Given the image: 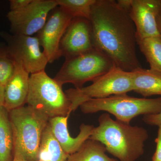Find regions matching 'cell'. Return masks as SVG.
<instances>
[{
	"instance_id": "obj_13",
	"label": "cell",
	"mask_w": 161,
	"mask_h": 161,
	"mask_svg": "<svg viewBox=\"0 0 161 161\" xmlns=\"http://www.w3.org/2000/svg\"><path fill=\"white\" fill-rule=\"evenodd\" d=\"M69 115L49 119V124L56 139L59 142L64 152L69 155L77 152L92 134L94 126L81 124L80 132L77 137L70 136L68 128Z\"/></svg>"
},
{
	"instance_id": "obj_19",
	"label": "cell",
	"mask_w": 161,
	"mask_h": 161,
	"mask_svg": "<svg viewBox=\"0 0 161 161\" xmlns=\"http://www.w3.org/2000/svg\"><path fill=\"white\" fill-rule=\"evenodd\" d=\"M137 44L150 64V69L161 73L160 38L137 39Z\"/></svg>"
},
{
	"instance_id": "obj_17",
	"label": "cell",
	"mask_w": 161,
	"mask_h": 161,
	"mask_svg": "<svg viewBox=\"0 0 161 161\" xmlns=\"http://www.w3.org/2000/svg\"><path fill=\"white\" fill-rule=\"evenodd\" d=\"M14 137L9 112L0 106V161H12Z\"/></svg>"
},
{
	"instance_id": "obj_6",
	"label": "cell",
	"mask_w": 161,
	"mask_h": 161,
	"mask_svg": "<svg viewBox=\"0 0 161 161\" xmlns=\"http://www.w3.org/2000/svg\"><path fill=\"white\" fill-rule=\"evenodd\" d=\"M115 66L102 53L95 49L65 59L54 79L61 86L66 83L80 88L88 81L104 75Z\"/></svg>"
},
{
	"instance_id": "obj_5",
	"label": "cell",
	"mask_w": 161,
	"mask_h": 161,
	"mask_svg": "<svg viewBox=\"0 0 161 161\" xmlns=\"http://www.w3.org/2000/svg\"><path fill=\"white\" fill-rule=\"evenodd\" d=\"M85 114L105 111L115 116L116 119L130 124L139 115H153L161 112V97L156 98H139L127 94L112 95L106 98H94L80 106Z\"/></svg>"
},
{
	"instance_id": "obj_7",
	"label": "cell",
	"mask_w": 161,
	"mask_h": 161,
	"mask_svg": "<svg viewBox=\"0 0 161 161\" xmlns=\"http://www.w3.org/2000/svg\"><path fill=\"white\" fill-rule=\"evenodd\" d=\"M131 91L132 72L114 66L104 75L95 79L91 85L80 88H70L65 93L71 103V112L90 99L127 94Z\"/></svg>"
},
{
	"instance_id": "obj_16",
	"label": "cell",
	"mask_w": 161,
	"mask_h": 161,
	"mask_svg": "<svg viewBox=\"0 0 161 161\" xmlns=\"http://www.w3.org/2000/svg\"><path fill=\"white\" fill-rule=\"evenodd\" d=\"M69 155L56 139L48 122L41 138L38 161H66Z\"/></svg>"
},
{
	"instance_id": "obj_27",
	"label": "cell",
	"mask_w": 161,
	"mask_h": 161,
	"mask_svg": "<svg viewBox=\"0 0 161 161\" xmlns=\"http://www.w3.org/2000/svg\"><path fill=\"white\" fill-rule=\"evenodd\" d=\"M4 92L3 90L0 89V106H3L4 100Z\"/></svg>"
},
{
	"instance_id": "obj_21",
	"label": "cell",
	"mask_w": 161,
	"mask_h": 161,
	"mask_svg": "<svg viewBox=\"0 0 161 161\" xmlns=\"http://www.w3.org/2000/svg\"><path fill=\"white\" fill-rule=\"evenodd\" d=\"M15 66L16 62L7 46L0 43V89L4 91L14 71Z\"/></svg>"
},
{
	"instance_id": "obj_12",
	"label": "cell",
	"mask_w": 161,
	"mask_h": 161,
	"mask_svg": "<svg viewBox=\"0 0 161 161\" xmlns=\"http://www.w3.org/2000/svg\"><path fill=\"white\" fill-rule=\"evenodd\" d=\"M161 0H131L129 12L135 25L136 38L160 37L157 17Z\"/></svg>"
},
{
	"instance_id": "obj_11",
	"label": "cell",
	"mask_w": 161,
	"mask_h": 161,
	"mask_svg": "<svg viewBox=\"0 0 161 161\" xmlns=\"http://www.w3.org/2000/svg\"><path fill=\"white\" fill-rule=\"evenodd\" d=\"M94 48L89 20L80 18L72 19L60 41L61 56L68 59Z\"/></svg>"
},
{
	"instance_id": "obj_14",
	"label": "cell",
	"mask_w": 161,
	"mask_h": 161,
	"mask_svg": "<svg viewBox=\"0 0 161 161\" xmlns=\"http://www.w3.org/2000/svg\"><path fill=\"white\" fill-rule=\"evenodd\" d=\"M29 75L20 64L16 63L14 71L4 89L3 106L8 112L24 106L26 103Z\"/></svg>"
},
{
	"instance_id": "obj_24",
	"label": "cell",
	"mask_w": 161,
	"mask_h": 161,
	"mask_svg": "<svg viewBox=\"0 0 161 161\" xmlns=\"http://www.w3.org/2000/svg\"><path fill=\"white\" fill-rule=\"evenodd\" d=\"M143 120L151 125H161V112L157 114L144 115Z\"/></svg>"
},
{
	"instance_id": "obj_18",
	"label": "cell",
	"mask_w": 161,
	"mask_h": 161,
	"mask_svg": "<svg viewBox=\"0 0 161 161\" xmlns=\"http://www.w3.org/2000/svg\"><path fill=\"white\" fill-rule=\"evenodd\" d=\"M106 151L103 144L89 139L77 152L69 155L66 161H119L108 156Z\"/></svg>"
},
{
	"instance_id": "obj_8",
	"label": "cell",
	"mask_w": 161,
	"mask_h": 161,
	"mask_svg": "<svg viewBox=\"0 0 161 161\" xmlns=\"http://www.w3.org/2000/svg\"><path fill=\"white\" fill-rule=\"evenodd\" d=\"M0 36L6 41L7 48L16 63L29 74L45 70L48 61L40 49L36 36L9 34L4 31L1 32Z\"/></svg>"
},
{
	"instance_id": "obj_23",
	"label": "cell",
	"mask_w": 161,
	"mask_h": 161,
	"mask_svg": "<svg viewBox=\"0 0 161 161\" xmlns=\"http://www.w3.org/2000/svg\"><path fill=\"white\" fill-rule=\"evenodd\" d=\"M156 149L152 157V161H161V125L158 126V136L155 139Z\"/></svg>"
},
{
	"instance_id": "obj_20",
	"label": "cell",
	"mask_w": 161,
	"mask_h": 161,
	"mask_svg": "<svg viewBox=\"0 0 161 161\" xmlns=\"http://www.w3.org/2000/svg\"><path fill=\"white\" fill-rule=\"evenodd\" d=\"M58 6L72 19L85 18L89 19L92 6L96 0H56Z\"/></svg>"
},
{
	"instance_id": "obj_3",
	"label": "cell",
	"mask_w": 161,
	"mask_h": 161,
	"mask_svg": "<svg viewBox=\"0 0 161 161\" xmlns=\"http://www.w3.org/2000/svg\"><path fill=\"white\" fill-rule=\"evenodd\" d=\"M9 114L14 153H21L28 161H38L41 138L49 118L28 105L11 110Z\"/></svg>"
},
{
	"instance_id": "obj_9",
	"label": "cell",
	"mask_w": 161,
	"mask_h": 161,
	"mask_svg": "<svg viewBox=\"0 0 161 161\" xmlns=\"http://www.w3.org/2000/svg\"><path fill=\"white\" fill-rule=\"evenodd\" d=\"M58 6L56 0H32L24 9L9 11L7 18L12 34L32 36L37 33L51 12Z\"/></svg>"
},
{
	"instance_id": "obj_25",
	"label": "cell",
	"mask_w": 161,
	"mask_h": 161,
	"mask_svg": "<svg viewBox=\"0 0 161 161\" xmlns=\"http://www.w3.org/2000/svg\"><path fill=\"white\" fill-rule=\"evenodd\" d=\"M157 23L159 34L160 38L161 39V4L159 11L157 17Z\"/></svg>"
},
{
	"instance_id": "obj_26",
	"label": "cell",
	"mask_w": 161,
	"mask_h": 161,
	"mask_svg": "<svg viewBox=\"0 0 161 161\" xmlns=\"http://www.w3.org/2000/svg\"><path fill=\"white\" fill-rule=\"evenodd\" d=\"M12 161H28L23 157V155L19 153H14V158Z\"/></svg>"
},
{
	"instance_id": "obj_15",
	"label": "cell",
	"mask_w": 161,
	"mask_h": 161,
	"mask_svg": "<svg viewBox=\"0 0 161 161\" xmlns=\"http://www.w3.org/2000/svg\"><path fill=\"white\" fill-rule=\"evenodd\" d=\"M132 91L147 97L161 95V73L139 67L131 71Z\"/></svg>"
},
{
	"instance_id": "obj_4",
	"label": "cell",
	"mask_w": 161,
	"mask_h": 161,
	"mask_svg": "<svg viewBox=\"0 0 161 161\" xmlns=\"http://www.w3.org/2000/svg\"><path fill=\"white\" fill-rule=\"evenodd\" d=\"M62 87L45 70L32 74L26 103L49 119L69 115L71 103Z\"/></svg>"
},
{
	"instance_id": "obj_2",
	"label": "cell",
	"mask_w": 161,
	"mask_h": 161,
	"mask_svg": "<svg viewBox=\"0 0 161 161\" xmlns=\"http://www.w3.org/2000/svg\"><path fill=\"white\" fill-rule=\"evenodd\" d=\"M98 121L90 139L103 144L107 151L120 161H135L143 155L149 137L146 129L114 120L107 113L102 114Z\"/></svg>"
},
{
	"instance_id": "obj_10",
	"label": "cell",
	"mask_w": 161,
	"mask_h": 161,
	"mask_svg": "<svg viewBox=\"0 0 161 161\" xmlns=\"http://www.w3.org/2000/svg\"><path fill=\"white\" fill-rule=\"evenodd\" d=\"M72 19L58 6L51 12L46 23L37 33L36 37L48 63H53L62 57L60 41Z\"/></svg>"
},
{
	"instance_id": "obj_22",
	"label": "cell",
	"mask_w": 161,
	"mask_h": 161,
	"mask_svg": "<svg viewBox=\"0 0 161 161\" xmlns=\"http://www.w3.org/2000/svg\"><path fill=\"white\" fill-rule=\"evenodd\" d=\"M32 0H10L9 8L10 11H17L24 9Z\"/></svg>"
},
{
	"instance_id": "obj_1",
	"label": "cell",
	"mask_w": 161,
	"mask_h": 161,
	"mask_svg": "<svg viewBox=\"0 0 161 161\" xmlns=\"http://www.w3.org/2000/svg\"><path fill=\"white\" fill-rule=\"evenodd\" d=\"M94 48L115 66L131 72L141 67L135 25L129 12L114 0H96L89 19Z\"/></svg>"
}]
</instances>
